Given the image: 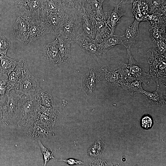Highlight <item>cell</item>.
Instances as JSON below:
<instances>
[{"label": "cell", "instance_id": "1", "mask_svg": "<svg viewBox=\"0 0 166 166\" xmlns=\"http://www.w3.org/2000/svg\"><path fill=\"white\" fill-rule=\"evenodd\" d=\"M36 93L31 95L23 94L19 100L17 121L19 127L25 128L33 124L40 113L41 105L36 98Z\"/></svg>", "mask_w": 166, "mask_h": 166}, {"label": "cell", "instance_id": "2", "mask_svg": "<svg viewBox=\"0 0 166 166\" xmlns=\"http://www.w3.org/2000/svg\"><path fill=\"white\" fill-rule=\"evenodd\" d=\"M23 95L18 90L10 89L6 96L0 101V108L2 115L1 122L9 124L18 119V102Z\"/></svg>", "mask_w": 166, "mask_h": 166}, {"label": "cell", "instance_id": "3", "mask_svg": "<svg viewBox=\"0 0 166 166\" xmlns=\"http://www.w3.org/2000/svg\"><path fill=\"white\" fill-rule=\"evenodd\" d=\"M125 65L121 62L119 67L116 68L103 65L96 71L99 81L107 86H120L123 81L127 78Z\"/></svg>", "mask_w": 166, "mask_h": 166}, {"label": "cell", "instance_id": "4", "mask_svg": "<svg viewBox=\"0 0 166 166\" xmlns=\"http://www.w3.org/2000/svg\"><path fill=\"white\" fill-rule=\"evenodd\" d=\"M65 12L58 34L69 37L73 42L77 35L83 32L79 11Z\"/></svg>", "mask_w": 166, "mask_h": 166}, {"label": "cell", "instance_id": "5", "mask_svg": "<svg viewBox=\"0 0 166 166\" xmlns=\"http://www.w3.org/2000/svg\"><path fill=\"white\" fill-rule=\"evenodd\" d=\"M147 60L150 70L148 73L158 84V80L161 79L164 81L166 80V55L158 53L152 48L147 52Z\"/></svg>", "mask_w": 166, "mask_h": 166}, {"label": "cell", "instance_id": "6", "mask_svg": "<svg viewBox=\"0 0 166 166\" xmlns=\"http://www.w3.org/2000/svg\"><path fill=\"white\" fill-rule=\"evenodd\" d=\"M150 22L149 31L154 49L159 53L166 55V19Z\"/></svg>", "mask_w": 166, "mask_h": 166}, {"label": "cell", "instance_id": "7", "mask_svg": "<svg viewBox=\"0 0 166 166\" xmlns=\"http://www.w3.org/2000/svg\"><path fill=\"white\" fill-rule=\"evenodd\" d=\"M43 0H16L15 6L18 15L28 19L39 20Z\"/></svg>", "mask_w": 166, "mask_h": 166}, {"label": "cell", "instance_id": "8", "mask_svg": "<svg viewBox=\"0 0 166 166\" xmlns=\"http://www.w3.org/2000/svg\"><path fill=\"white\" fill-rule=\"evenodd\" d=\"M127 58L128 63L126 64V71L128 77L138 80L145 85L149 83L151 78L148 73H146L143 68L134 59L130 49H127Z\"/></svg>", "mask_w": 166, "mask_h": 166}, {"label": "cell", "instance_id": "9", "mask_svg": "<svg viewBox=\"0 0 166 166\" xmlns=\"http://www.w3.org/2000/svg\"><path fill=\"white\" fill-rule=\"evenodd\" d=\"M39 87L37 79L27 69L18 83L17 90L22 94L31 95L36 93Z\"/></svg>", "mask_w": 166, "mask_h": 166}, {"label": "cell", "instance_id": "10", "mask_svg": "<svg viewBox=\"0 0 166 166\" xmlns=\"http://www.w3.org/2000/svg\"><path fill=\"white\" fill-rule=\"evenodd\" d=\"M73 42L78 44L84 52L94 58H98L102 56L99 50L98 44L95 40L90 38L84 32L77 35Z\"/></svg>", "mask_w": 166, "mask_h": 166}, {"label": "cell", "instance_id": "11", "mask_svg": "<svg viewBox=\"0 0 166 166\" xmlns=\"http://www.w3.org/2000/svg\"><path fill=\"white\" fill-rule=\"evenodd\" d=\"M29 20L28 44L47 34L52 33L51 30L42 21L31 19H29Z\"/></svg>", "mask_w": 166, "mask_h": 166}, {"label": "cell", "instance_id": "12", "mask_svg": "<svg viewBox=\"0 0 166 166\" xmlns=\"http://www.w3.org/2000/svg\"><path fill=\"white\" fill-rule=\"evenodd\" d=\"M29 29V19L18 15L12 30L14 37L22 43L28 44Z\"/></svg>", "mask_w": 166, "mask_h": 166}, {"label": "cell", "instance_id": "13", "mask_svg": "<svg viewBox=\"0 0 166 166\" xmlns=\"http://www.w3.org/2000/svg\"><path fill=\"white\" fill-rule=\"evenodd\" d=\"M79 13L83 32L90 38L95 40L97 27L96 19L86 11L84 6Z\"/></svg>", "mask_w": 166, "mask_h": 166}, {"label": "cell", "instance_id": "14", "mask_svg": "<svg viewBox=\"0 0 166 166\" xmlns=\"http://www.w3.org/2000/svg\"><path fill=\"white\" fill-rule=\"evenodd\" d=\"M140 22L135 19L132 23L128 26L124 33L120 36L121 45L127 49H130L139 36V26Z\"/></svg>", "mask_w": 166, "mask_h": 166}, {"label": "cell", "instance_id": "15", "mask_svg": "<svg viewBox=\"0 0 166 166\" xmlns=\"http://www.w3.org/2000/svg\"><path fill=\"white\" fill-rule=\"evenodd\" d=\"M28 69L26 62L23 59L17 61L15 68L8 75V86L9 90H17L18 83L23 74Z\"/></svg>", "mask_w": 166, "mask_h": 166}, {"label": "cell", "instance_id": "16", "mask_svg": "<svg viewBox=\"0 0 166 166\" xmlns=\"http://www.w3.org/2000/svg\"><path fill=\"white\" fill-rule=\"evenodd\" d=\"M44 59L48 63L56 65L63 61L57 46L56 39L42 46Z\"/></svg>", "mask_w": 166, "mask_h": 166}, {"label": "cell", "instance_id": "17", "mask_svg": "<svg viewBox=\"0 0 166 166\" xmlns=\"http://www.w3.org/2000/svg\"><path fill=\"white\" fill-rule=\"evenodd\" d=\"M65 13L61 14L42 11L39 20L46 25L52 33L58 34Z\"/></svg>", "mask_w": 166, "mask_h": 166}, {"label": "cell", "instance_id": "18", "mask_svg": "<svg viewBox=\"0 0 166 166\" xmlns=\"http://www.w3.org/2000/svg\"><path fill=\"white\" fill-rule=\"evenodd\" d=\"M98 82L96 71L93 68H90L81 82L82 90L87 96L91 97L92 95Z\"/></svg>", "mask_w": 166, "mask_h": 166}, {"label": "cell", "instance_id": "19", "mask_svg": "<svg viewBox=\"0 0 166 166\" xmlns=\"http://www.w3.org/2000/svg\"><path fill=\"white\" fill-rule=\"evenodd\" d=\"M132 3L133 17L140 22L148 21L150 13L149 3L144 0H134Z\"/></svg>", "mask_w": 166, "mask_h": 166}, {"label": "cell", "instance_id": "20", "mask_svg": "<svg viewBox=\"0 0 166 166\" xmlns=\"http://www.w3.org/2000/svg\"><path fill=\"white\" fill-rule=\"evenodd\" d=\"M24 132L28 137L37 141L47 139L54 135L52 130H46L35 123L25 128Z\"/></svg>", "mask_w": 166, "mask_h": 166}, {"label": "cell", "instance_id": "21", "mask_svg": "<svg viewBox=\"0 0 166 166\" xmlns=\"http://www.w3.org/2000/svg\"><path fill=\"white\" fill-rule=\"evenodd\" d=\"M102 3L97 0H86L84 7L86 11L96 20L103 19L106 21L108 12L104 11Z\"/></svg>", "mask_w": 166, "mask_h": 166}, {"label": "cell", "instance_id": "22", "mask_svg": "<svg viewBox=\"0 0 166 166\" xmlns=\"http://www.w3.org/2000/svg\"><path fill=\"white\" fill-rule=\"evenodd\" d=\"M57 46L63 61H68L71 59L70 47L72 39L67 36L58 34L55 38Z\"/></svg>", "mask_w": 166, "mask_h": 166}, {"label": "cell", "instance_id": "23", "mask_svg": "<svg viewBox=\"0 0 166 166\" xmlns=\"http://www.w3.org/2000/svg\"><path fill=\"white\" fill-rule=\"evenodd\" d=\"M121 3V1L114 4V9L110 13H108V16L106 22L110 28L112 34H114L117 26L120 22L121 17L126 15L125 13L119 9Z\"/></svg>", "mask_w": 166, "mask_h": 166}, {"label": "cell", "instance_id": "24", "mask_svg": "<svg viewBox=\"0 0 166 166\" xmlns=\"http://www.w3.org/2000/svg\"><path fill=\"white\" fill-rule=\"evenodd\" d=\"M141 93L145 97L148 102L152 105L163 106L166 105V101L159 84H157L156 89L155 91L150 92L144 90Z\"/></svg>", "mask_w": 166, "mask_h": 166}, {"label": "cell", "instance_id": "25", "mask_svg": "<svg viewBox=\"0 0 166 166\" xmlns=\"http://www.w3.org/2000/svg\"><path fill=\"white\" fill-rule=\"evenodd\" d=\"M141 82L137 79L127 77L123 81L120 86L127 93L133 95L141 93L144 89L141 86Z\"/></svg>", "mask_w": 166, "mask_h": 166}, {"label": "cell", "instance_id": "26", "mask_svg": "<svg viewBox=\"0 0 166 166\" xmlns=\"http://www.w3.org/2000/svg\"><path fill=\"white\" fill-rule=\"evenodd\" d=\"M121 45V36L112 34L103 40L98 44L99 50L102 56L105 54L110 49L115 45Z\"/></svg>", "mask_w": 166, "mask_h": 166}, {"label": "cell", "instance_id": "27", "mask_svg": "<svg viewBox=\"0 0 166 166\" xmlns=\"http://www.w3.org/2000/svg\"><path fill=\"white\" fill-rule=\"evenodd\" d=\"M96 20L97 27L96 37L95 40L99 44L103 40L112 34L106 21L103 19Z\"/></svg>", "mask_w": 166, "mask_h": 166}, {"label": "cell", "instance_id": "28", "mask_svg": "<svg viewBox=\"0 0 166 166\" xmlns=\"http://www.w3.org/2000/svg\"><path fill=\"white\" fill-rule=\"evenodd\" d=\"M42 11L64 14L65 10L58 0H43Z\"/></svg>", "mask_w": 166, "mask_h": 166}, {"label": "cell", "instance_id": "29", "mask_svg": "<svg viewBox=\"0 0 166 166\" xmlns=\"http://www.w3.org/2000/svg\"><path fill=\"white\" fill-rule=\"evenodd\" d=\"M56 121L50 117L40 113L34 123L48 130H52Z\"/></svg>", "mask_w": 166, "mask_h": 166}, {"label": "cell", "instance_id": "30", "mask_svg": "<svg viewBox=\"0 0 166 166\" xmlns=\"http://www.w3.org/2000/svg\"><path fill=\"white\" fill-rule=\"evenodd\" d=\"M0 63L2 72L8 75L15 68L17 61L6 55H2L0 56Z\"/></svg>", "mask_w": 166, "mask_h": 166}, {"label": "cell", "instance_id": "31", "mask_svg": "<svg viewBox=\"0 0 166 166\" xmlns=\"http://www.w3.org/2000/svg\"><path fill=\"white\" fill-rule=\"evenodd\" d=\"M36 96L41 105L45 107H50L53 105V99L52 96L40 87Z\"/></svg>", "mask_w": 166, "mask_h": 166}, {"label": "cell", "instance_id": "32", "mask_svg": "<svg viewBox=\"0 0 166 166\" xmlns=\"http://www.w3.org/2000/svg\"><path fill=\"white\" fill-rule=\"evenodd\" d=\"M65 10L78 11L84 6L82 0H58Z\"/></svg>", "mask_w": 166, "mask_h": 166}, {"label": "cell", "instance_id": "33", "mask_svg": "<svg viewBox=\"0 0 166 166\" xmlns=\"http://www.w3.org/2000/svg\"><path fill=\"white\" fill-rule=\"evenodd\" d=\"M106 147V144L101 140L99 139L95 142L89 149L88 154L91 157L98 156L104 152Z\"/></svg>", "mask_w": 166, "mask_h": 166}, {"label": "cell", "instance_id": "34", "mask_svg": "<svg viewBox=\"0 0 166 166\" xmlns=\"http://www.w3.org/2000/svg\"><path fill=\"white\" fill-rule=\"evenodd\" d=\"M149 4L150 14L157 13L166 15V0H151Z\"/></svg>", "mask_w": 166, "mask_h": 166}, {"label": "cell", "instance_id": "35", "mask_svg": "<svg viewBox=\"0 0 166 166\" xmlns=\"http://www.w3.org/2000/svg\"><path fill=\"white\" fill-rule=\"evenodd\" d=\"M40 112L50 117L56 122L58 119L61 115L58 110L53 106L45 107L40 105Z\"/></svg>", "mask_w": 166, "mask_h": 166}, {"label": "cell", "instance_id": "36", "mask_svg": "<svg viewBox=\"0 0 166 166\" xmlns=\"http://www.w3.org/2000/svg\"><path fill=\"white\" fill-rule=\"evenodd\" d=\"M9 90L8 75L2 73L0 74V101L6 96Z\"/></svg>", "mask_w": 166, "mask_h": 166}, {"label": "cell", "instance_id": "37", "mask_svg": "<svg viewBox=\"0 0 166 166\" xmlns=\"http://www.w3.org/2000/svg\"><path fill=\"white\" fill-rule=\"evenodd\" d=\"M37 141L41 148L43 156L44 166L46 165L50 159H53L56 160L53 156V153L44 147L41 141L38 140Z\"/></svg>", "mask_w": 166, "mask_h": 166}, {"label": "cell", "instance_id": "38", "mask_svg": "<svg viewBox=\"0 0 166 166\" xmlns=\"http://www.w3.org/2000/svg\"><path fill=\"white\" fill-rule=\"evenodd\" d=\"M10 46V43L2 36H0V55H6L7 51Z\"/></svg>", "mask_w": 166, "mask_h": 166}, {"label": "cell", "instance_id": "39", "mask_svg": "<svg viewBox=\"0 0 166 166\" xmlns=\"http://www.w3.org/2000/svg\"><path fill=\"white\" fill-rule=\"evenodd\" d=\"M153 124V120L148 115H145L142 119L141 124L143 128L148 129L150 128Z\"/></svg>", "mask_w": 166, "mask_h": 166}, {"label": "cell", "instance_id": "40", "mask_svg": "<svg viewBox=\"0 0 166 166\" xmlns=\"http://www.w3.org/2000/svg\"><path fill=\"white\" fill-rule=\"evenodd\" d=\"M59 160L64 162L68 164L71 165L79 164L83 163V162L79 160L72 158H70L65 160L61 159Z\"/></svg>", "mask_w": 166, "mask_h": 166}, {"label": "cell", "instance_id": "41", "mask_svg": "<svg viewBox=\"0 0 166 166\" xmlns=\"http://www.w3.org/2000/svg\"><path fill=\"white\" fill-rule=\"evenodd\" d=\"M134 0H121V2H122L124 3H132V2ZM148 2L149 4L151 2V0H144Z\"/></svg>", "mask_w": 166, "mask_h": 166}, {"label": "cell", "instance_id": "42", "mask_svg": "<svg viewBox=\"0 0 166 166\" xmlns=\"http://www.w3.org/2000/svg\"><path fill=\"white\" fill-rule=\"evenodd\" d=\"M2 118V113L1 108H0V122H1Z\"/></svg>", "mask_w": 166, "mask_h": 166}, {"label": "cell", "instance_id": "43", "mask_svg": "<svg viewBox=\"0 0 166 166\" xmlns=\"http://www.w3.org/2000/svg\"><path fill=\"white\" fill-rule=\"evenodd\" d=\"M2 73H3L2 72V67L0 63V74Z\"/></svg>", "mask_w": 166, "mask_h": 166}, {"label": "cell", "instance_id": "44", "mask_svg": "<svg viewBox=\"0 0 166 166\" xmlns=\"http://www.w3.org/2000/svg\"><path fill=\"white\" fill-rule=\"evenodd\" d=\"M99 2H101V3H102L104 1H108V0H97Z\"/></svg>", "mask_w": 166, "mask_h": 166}, {"label": "cell", "instance_id": "45", "mask_svg": "<svg viewBox=\"0 0 166 166\" xmlns=\"http://www.w3.org/2000/svg\"><path fill=\"white\" fill-rule=\"evenodd\" d=\"M82 0V4H83V6H84V4L85 2V1L86 0Z\"/></svg>", "mask_w": 166, "mask_h": 166}, {"label": "cell", "instance_id": "46", "mask_svg": "<svg viewBox=\"0 0 166 166\" xmlns=\"http://www.w3.org/2000/svg\"></svg>", "mask_w": 166, "mask_h": 166}]
</instances>
